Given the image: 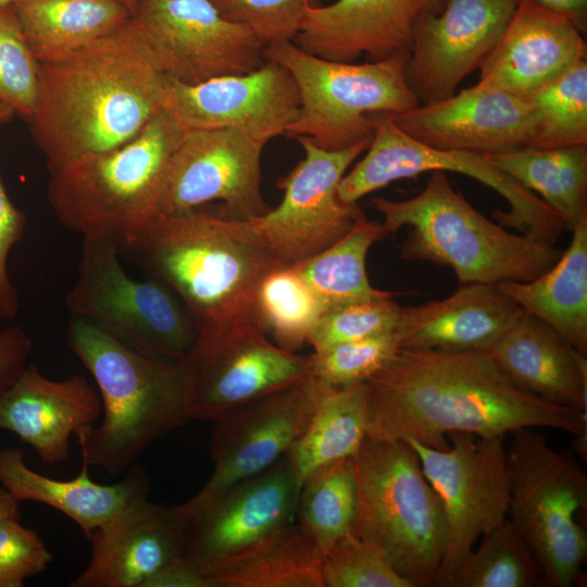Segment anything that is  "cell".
Returning a JSON list of instances; mask_svg holds the SVG:
<instances>
[{"mask_svg":"<svg viewBox=\"0 0 587 587\" xmlns=\"http://www.w3.org/2000/svg\"><path fill=\"white\" fill-rule=\"evenodd\" d=\"M20 519V501L0 485V521Z\"/></svg>","mask_w":587,"mask_h":587,"instance_id":"49","label":"cell"},{"mask_svg":"<svg viewBox=\"0 0 587 587\" xmlns=\"http://www.w3.org/2000/svg\"><path fill=\"white\" fill-rule=\"evenodd\" d=\"M66 341L92 375L102 403L100 425L75 435L88 465L121 474L150 444L191 420L185 361L141 353L76 316Z\"/></svg>","mask_w":587,"mask_h":587,"instance_id":"4","label":"cell"},{"mask_svg":"<svg viewBox=\"0 0 587 587\" xmlns=\"http://www.w3.org/2000/svg\"><path fill=\"white\" fill-rule=\"evenodd\" d=\"M322 386L307 429L287 453L301 485L317 469L353 457L366 437L364 383L340 388Z\"/></svg>","mask_w":587,"mask_h":587,"instance_id":"33","label":"cell"},{"mask_svg":"<svg viewBox=\"0 0 587 587\" xmlns=\"http://www.w3.org/2000/svg\"><path fill=\"white\" fill-rule=\"evenodd\" d=\"M17 1H23V0H0V5L15 3ZM120 1L123 2L132 11V13H134L139 0H120Z\"/></svg>","mask_w":587,"mask_h":587,"instance_id":"51","label":"cell"},{"mask_svg":"<svg viewBox=\"0 0 587 587\" xmlns=\"http://www.w3.org/2000/svg\"><path fill=\"white\" fill-rule=\"evenodd\" d=\"M322 390L309 374L217 416L210 441L213 473L196 496H214L285 457L307 429Z\"/></svg>","mask_w":587,"mask_h":587,"instance_id":"18","label":"cell"},{"mask_svg":"<svg viewBox=\"0 0 587 587\" xmlns=\"http://www.w3.org/2000/svg\"><path fill=\"white\" fill-rule=\"evenodd\" d=\"M26 216L9 198L0 177V316L12 319L20 309L18 294L10 280L8 257L23 237Z\"/></svg>","mask_w":587,"mask_h":587,"instance_id":"45","label":"cell"},{"mask_svg":"<svg viewBox=\"0 0 587 587\" xmlns=\"http://www.w3.org/2000/svg\"><path fill=\"white\" fill-rule=\"evenodd\" d=\"M448 0H336L307 7L291 40L303 51L352 63L361 55L379 61L410 52L417 18L440 13Z\"/></svg>","mask_w":587,"mask_h":587,"instance_id":"22","label":"cell"},{"mask_svg":"<svg viewBox=\"0 0 587 587\" xmlns=\"http://www.w3.org/2000/svg\"><path fill=\"white\" fill-rule=\"evenodd\" d=\"M522 311L497 284H465L445 299L401 308L395 328L398 348L487 351Z\"/></svg>","mask_w":587,"mask_h":587,"instance_id":"26","label":"cell"},{"mask_svg":"<svg viewBox=\"0 0 587 587\" xmlns=\"http://www.w3.org/2000/svg\"><path fill=\"white\" fill-rule=\"evenodd\" d=\"M325 587H413L371 542L353 533L321 549Z\"/></svg>","mask_w":587,"mask_h":587,"instance_id":"41","label":"cell"},{"mask_svg":"<svg viewBox=\"0 0 587 587\" xmlns=\"http://www.w3.org/2000/svg\"><path fill=\"white\" fill-rule=\"evenodd\" d=\"M186 129L160 109L128 141L51 173L49 203L62 225L117 247L159 213L167 171Z\"/></svg>","mask_w":587,"mask_h":587,"instance_id":"6","label":"cell"},{"mask_svg":"<svg viewBox=\"0 0 587 587\" xmlns=\"http://www.w3.org/2000/svg\"><path fill=\"white\" fill-rule=\"evenodd\" d=\"M117 248L180 299L198 334L260 323L259 286L283 267L248 221L200 209L159 213Z\"/></svg>","mask_w":587,"mask_h":587,"instance_id":"3","label":"cell"},{"mask_svg":"<svg viewBox=\"0 0 587 587\" xmlns=\"http://www.w3.org/2000/svg\"><path fill=\"white\" fill-rule=\"evenodd\" d=\"M410 52L361 64L310 54L291 41L266 46L264 57L294 78L300 112L287 128L325 150H342L371 140L372 113L400 114L421 105L405 79Z\"/></svg>","mask_w":587,"mask_h":587,"instance_id":"9","label":"cell"},{"mask_svg":"<svg viewBox=\"0 0 587 587\" xmlns=\"http://www.w3.org/2000/svg\"><path fill=\"white\" fill-rule=\"evenodd\" d=\"M226 20L250 28L266 46L291 41L307 7L322 0H209Z\"/></svg>","mask_w":587,"mask_h":587,"instance_id":"43","label":"cell"},{"mask_svg":"<svg viewBox=\"0 0 587 587\" xmlns=\"http://www.w3.org/2000/svg\"><path fill=\"white\" fill-rule=\"evenodd\" d=\"M211 587H325L319 545L294 521L226 563Z\"/></svg>","mask_w":587,"mask_h":587,"instance_id":"31","label":"cell"},{"mask_svg":"<svg viewBox=\"0 0 587 587\" xmlns=\"http://www.w3.org/2000/svg\"><path fill=\"white\" fill-rule=\"evenodd\" d=\"M395 296L348 302L325 309L308 341L313 352L337 344L395 330L401 307Z\"/></svg>","mask_w":587,"mask_h":587,"instance_id":"42","label":"cell"},{"mask_svg":"<svg viewBox=\"0 0 587 587\" xmlns=\"http://www.w3.org/2000/svg\"><path fill=\"white\" fill-rule=\"evenodd\" d=\"M466 554L449 587H541V569L507 517Z\"/></svg>","mask_w":587,"mask_h":587,"instance_id":"36","label":"cell"},{"mask_svg":"<svg viewBox=\"0 0 587 587\" xmlns=\"http://www.w3.org/2000/svg\"><path fill=\"white\" fill-rule=\"evenodd\" d=\"M118 253L113 240L83 237L77 278L65 297L71 316L95 324L141 353L186 361L198 338L191 314L160 280L129 277Z\"/></svg>","mask_w":587,"mask_h":587,"instance_id":"10","label":"cell"},{"mask_svg":"<svg viewBox=\"0 0 587 587\" xmlns=\"http://www.w3.org/2000/svg\"><path fill=\"white\" fill-rule=\"evenodd\" d=\"M574 22L530 0H519L501 37L479 66L480 87L527 97L586 60Z\"/></svg>","mask_w":587,"mask_h":587,"instance_id":"24","label":"cell"},{"mask_svg":"<svg viewBox=\"0 0 587 587\" xmlns=\"http://www.w3.org/2000/svg\"><path fill=\"white\" fill-rule=\"evenodd\" d=\"M143 587H211L209 578L182 557L150 577Z\"/></svg>","mask_w":587,"mask_h":587,"instance_id":"47","label":"cell"},{"mask_svg":"<svg viewBox=\"0 0 587 587\" xmlns=\"http://www.w3.org/2000/svg\"><path fill=\"white\" fill-rule=\"evenodd\" d=\"M398 349L395 330L337 344L310 354V374L327 387L363 384L383 369Z\"/></svg>","mask_w":587,"mask_h":587,"instance_id":"39","label":"cell"},{"mask_svg":"<svg viewBox=\"0 0 587 587\" xmlns=\"http://www.w3.org/2000/svg\"><path fill=\"white\" fill-rule=\"evenodd\" d=\"M160 108L186 130L241 128L268 142L285 135L300 112L298 89L280 64L265 63L245 74L185 84L164 76Z\"/></svg>","mask_w":587,"mask_h":587,"instance_id":"19","label":"cell"},{"mask_svg":"<svg viewBox=\"0 0 587 587\" xmlns=\"http://www.w3.org/2000/svg\"><path fill=\"white\" fill-rule=\"evenodd\" d=\"M508 519L536 558L548 587L576 584L587 557L578 514L587 507V476L572 453L552 448L530 427L509 433Z\"/></svg>","mask_w":587,"mask_h":587,"instance_id":"8","label":"cell"},{"mask_svg":"<svg viewBox=\"0 0 587 587\" xmlns=\"http://www.w3.org/2000/svg\"><path fill=\"white\" fill-rule=\"evenodd\" d=\"M185 363L191 420L211 422L311 372L310 355L273 344L258 322L199 333Z\"/></svg>","mask_w":587,"mask_h":587,"instance_id":"17","label":"cell"},{"mask_svg":"<svg viewBox=\"0 0 587 587\" xmlns=\"http://www.w3.org/2000/svg\"><path fill=\"white\" fill-rule=\"evenodd\" d=\"M364 385L372 438L446 450L451 433L504 437L519 428L546 427L574 436L576 451L586 458L587 412L521 390L485 351L398 349Z\"/></svg>","mask_w":587,"mask_h":587,"instance_id":"1","label":"cell"},{"mask_svg":"<svg viewBox=\"0 0 587 587\" xmlns=\"http://www.w3.org/2000/svg\"><path fill=\"white\" fill-rule=\"evenodd\" d=\"M385 235L409 226L400 257L453 270L460 284L530 282L547 272L563 250L526 234H512L475 210L433 171L423 190L407 200L375 197Z\"/></svg>","mask_w":587,"mask_h":587,"instance_id":"5","label":"cell"},{"mask_svg":"<svg viewBox=\"0 0 587 587\" xmlns=\"http://www.w3.org/2000/svg\"><path fill=\"white\" fill-rule=\"evenodd\" d=\"M14 7L38 63L57 60L105 37L133 17L120 0H23Z\"/></svg>","mask_w":587,"mask_h":587,"instance_id":"30","label":"cell"},{"mask_svg":"<svg viewBox=\"0 0 587 587\" xmlns=\"http://www.w3.org/2000/svg\"><path fill=\"white\" fill-rule=\"evenodd\" d=\"M101 413L100 396L86 377L50 379L35 364L0 396V429L17 435L48 464L67 461L71 436Z\"/></svg>","mask_w":587,"mask_h":587,"instance_id":"25","label":"cell"},{"mask_svg":"<svg viewBox=\"0 0 587 587\" xmlns=\"http://www.w3.org/2000/svg\"><path fill=\"white\" fill-rule=\"evenodd\" d=\"M88 466L83 461L76 477L58 479L28 467L21 449H0V484L20 502H40L62 512L87 538L148 491V478L139 469L120 483L102 485L89 478Z\"/></svg>","mask_w":587,"mask_h":587,"instance_id":"28","label":"cell"},{"mask_svg":"<svg viewBox=\"0 0 587 587\" xmlns=\"http://www.w3.org/2000/svg\"><path fill=\"white\" fill-rule=\"evenodd\" d=\"M448 440L446 450L407 440L417 453L446 516L447 544L437 587H449L466 554L508 517L509 507L504 437L451 433Z\"/></svg>","mask_w":587,"mask_h":587,"instance_id":"12","label":"cell"},{"mask_svg":"<svg viewBox=\"0 0 587 587\" xmlns=\"http://www.w3.org/2000/svg\"><path fill=\"white\" fill-rule=\"evenodd\" d=\"M301 483L286 454L264 472L205 498L179 504L182 558L208 578L294 521ZM211 585V584H210Z\"/></svg>","mask_w":587,"mask_h":587,"instance_id":"14","label":"cell"},{"mask_svg":"<svg viewBox=\"0 0 587 587\" xmlns=\"http://www.w3.org/2000/svg\"><path fill=\"white\" fill-rule=\"evenodd\" d=\"M90 560L72 587H143L182 557L184 519L179 505L142 497L88 538Z\"/></svg>","mask_w":587,"mask_h":587,"instance_id":"23","label":"cell"},{"mask_svg":"<svg viewBox=\"0 0 587 587\" xmlns=\"http://www.w3.org/2000/svg\"><path fill=\"white\" fill-rule=\"evenodd\" d=\"M38 95V61L24 36L14 3L0 5V100L32 118Z\"/></svg>","mask_w":587,"mask_h":587,"instance_id":"40","label":"cell"},{"mask_svg":"<svg viewBox=\"0 0 587 587\" xmlns=\"http://www.w3.org/2000/svg\"><path fill=\"white\" fill-rule=\"evenodd\" d=\"M164 76L133 18L62 58L39 62L29 123L50 173L141 132L161 109Z\"/></svg>","mask_w":587,"mask_h":587,"instance_id":"2","label":"cell"},{"mask_svg":"<svg viewBox=\"0 0 587 587\" xmlns=\"http://www.w3.org/2000/svg\"><path fill=\"white\" fill-rule=\"evenodd\" d=\"M516 0H448L416 21L405 79L420 104L444 100L479 68L505 29Z\"/></svg>","mask_w":587,"mask_h":587,"instance_id":"20","label":"cell"},{"mask_svg":"<svg viewBox=\"0 0 587 587\" xmlns=\"http://www.w3.org/2000/svg\"><path fill=\"white\" fill-rule=\"evenodd\" d=\"M295 139L304 158L277 182L284 190L275 209L248 221L259 240L283 266L302 262L345 236L364 216L357 203L338 196V186L349 166L371 140L342 150H325L309 137Z\"/></svg>","mask_w":587,"mask_h":587,"instance_id":"13","label":"cell"},{"mask_svg":"<svg viewBox=\"0 0 587 587\" xmlns=\"http://www.w3.org/2000/svg\"><path fill=\"white\" fill-rule=\"evenodd\" d=\"M357 505V473L351 457L326 464L303 480L297 523L322 549L352 534Z\"/></svg>","mask_w":587,"mask_h":587,"instance_id":"35","label":"cell"},{"mask_svg":"<svg viewBox=\"0 0 587 587\" xmlns=\"http://www.w3.org/2000/svg\"><path fill=\"white\" fill-rule=\"evenodd\" d=\"M370 120L373 136L366 153L338 186L344 202L357 203L392 182L425 172H455L494 189L508 201V211L496 209L491 214L499 225L552 245L558 242L565 229L558 213L486 154L425 146L402 132L388 113H372Z\"/></svg>","mask_w":587,"mask_h":587,"instance_id":"11","label":"cell"},{"mask_svg":"<svg viewBox=\"0 0 587 587\" xmlns=\"http://www.w3.org/2000/svg\"><path fill=\"white\" fill-rule=\"evenodd\" d=\"M499 288L525 312L541 320L582 353H587V214L547 272L527 282H502Z\"/></svg>","mask_w":587,"mask_h":587,"instance_id":"29","label":"cell"},{"mask_svg":"<svg viewBox=\"0 0 587 587\" xmlns=\"http://www.w3.org/2000/svg\"><path fill=\"white\" fill-rule=\"evenodd\" d=\"M132 18L163 73L185 84L249 73L266 61V45L209 0H139Z\"/></svg>","mask_w":587,"mask_h":587,"instance_id":"16","label":"cell"},{"mask_svg":"<svg viewBox=\"0 0 587 587\" xmlns=\"http://www.w3.org/2000/svg\"><path fill=\"white\" fill-rule=\"evenodd\" d=\"M536 112L530 146L587 143V62L583 60L525 97Z\"/></svg>","mask_w":587,"mask_h":587,"instance_id":"38","label":"cell"},{"mask_svg":"<svg viewBox=\"0 0 587 587\" xmlns=\"http://www.w3.org/2000/svg\"><path fill=\"white\" fill-rule=\"evenodd\" d=\"M53 555L42 538L18 519L0 521V587H22L43 572Z\"/></svg>","mask_w":587,"mask_h":587,"instance_id":"44","label":"cell"},{"mask_svg":"<svg viewBox=\"0 0 587 587\" xmlns=\"http://www.w3.org/2000/svg\"><path fill=\"white\" fill-rule=\"evenodd\" d=\"M266 143L241 128L186 130L171 159L159 213L179 214L221 201L216 214L229 220L265 214L272 209L261 190Z\"/></svg>","mask_w":587,"mask_h":587,"instance_id":"15","label":"cell"},{"mask_svg":"<svg viewBox=\"0 0 587 587\" xmlns=\"http://www.w3.org/2000/svg\"><path fill=\"white\" fill-rule=\"evenodd\" d=\"M519 0H516L517 2ZM549 10L570 17L585 35L587 29V0H530Z\"/></svg>","mask_w":587,"mask_h":587,"instance_id":"48","label":"cell"},{"mask_svg":"<svg viewBox=\"0 0 587 587\" xmlns=\"http://www.w3.org/2000/svg\"><path fill=\"white\" fill-rule=\"evenodd\" d=\"M14 111L5 102L0 100V125L8 123L14 116Z\"/></svg>","mask_w":587,"mask_h":587,"instance_id":"50","label":"cell"},{"mask_svg":"<svg viewBox=\"0 0 587 587\" xmlns=\"http://www.w3.org/2000/svg\"><path fill=\"white\" fill-rule=\"evenodd\" d=\"M324 305L292 266L270 272L257 292V315L276 345L295 352L308 344Z\"/></svg>","mask_w":587,"mask_h":587,"instance_id":"37","label":"cell"},{"mask_svg":"<svg viewBox=\"0 0 587 587\" xmlns=\"http://www.w3.org/2000/svg\"><path fill=\"white\" fill-rule=\"evenodd\" d=\"M352 533L373 544L413 587L435 586L447 544L441 502L405 440L366 436L353 455Z\"/></svg>","mask_w":587,"mask_h":587,"instance_id":"7","label":"cell"},{"mask_svg":"<svg viewBox=\"0 0 587 587\" xmlns=\"http://www.w3.org/2000/svg\"><path fill=\"white\" fill-rule=\"evenodd\" d=\"M486 155L554 210L565 229L572 230L587 214V143Z\"/></svg>","mask_w":587,"mask_h":587,"instance_id":"32","label":"cell"},{"mask_svg":"<svg viewBox=\"0 0 587 587\" xmlns=\"http://www.w3.org/2000/svg\"><path fill=\"white\" fill-rule=\"evenodd\" d=\"M33 344L20 326L0 329V396L25 370Z\"/></svg>","mask_w":587,"mask_h":587,"instance_id":"46","label":"cell"},{"mask_svg":"<svg viewBox=\"0 0 587 587\" xmlns=\"http://www.w3.org/2000/svg\"><path fill=\"white\" fill-rule=\"evenodd\" d=\"M521 390L587 412V358L554 329L522 311L487 351Z\"/></svg>","mask_w":587,"mask_h":587,"instance_id":"27","label":"cell"},{"mask_svg":"<svg viewBox=\"0 0 587 587\" xmlns=\"http://www.w3.org/2000/svg\"><path fill=\"white\" fill-rule=\"evenodd\" d=\"M390 117L402 132L425 146L480 154L530 146L537 122L526 98L477 84Z\"/></svg>","mask_w":587,"mask_h":587,"instance_id":"21","label":"cell"},{"mask_svg":"<svg viewBox=\"0 0 587 587\" xmlns=\"http://www.w3.org/2000/svg\"><path fill=\"white\" fill-rule=\"evenodd\" d=\"M382 223L362 216L339 240L292 267L324 305L396 296L373 287L366 273L371 247L384 238Z\"/></svg>","mask_w":587,"mask_h":587,"instance_id":"34","label":"cell"}]
</instances>
